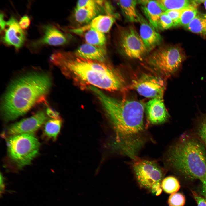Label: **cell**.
<instances>
[{
	"instance_id": "cell-1",
	"label": "cell",
	"mask_w": 206,
	"mask_h": 206,
	"mask_svg": "<svg viewBox=\"0 0 206 206\" xmlns=\"http://www.w3.org/2000/svg\"><path fill=\"white\" fill-rule=\"evenodd\" d=\"M105 110L113 130L111 147L134 159L144 142V106L140 102L108 96L96 87H89Z\"/></svg>"
},
{
	"instance_id": "cell-2",
	"label": "cell",
	"mask_w": 206,
	"mask_h": 206,
	"mask_svg": "<svg viewBox=\"0 0 206 206\" xmlns=\"http://www.w3.org/2000/svg\"><path fill=\"white\" fill-rule=\"evenodd\" d=\"M51 62L66 74L83 82L110 91L121 89L125 84L120 72L104 62L85 59L74 54L56 51L51 56Z\"/></svg>"
},
{
	"instance_id": "cell-3",
	"label": "cell",
	"mask_w": 206,
	"mask_h": 206,
	"mask_svg": "<svg viewBox=\"0 0 206 206\" xmlns=\"http://www.w3.org/2000/svg\"><path fill=\"white\" fill-rule=\"evenodd\" d=\"M51 85L50 77L45 73L32 72L15 79L3 98L2 110L5 119L14 120L43 101Z\"/></svg>"
},
{
	"instance_id": "cell-4",
	"label": "cell",
	"mask_w": 206,
	"mask_h": 206,
	"mask_svg": "<svg viewBox=\"0 0 206 206\" xmlns=\"http://www.w3.org/2000/svg\"><path fill=\"white\" fill-rule=\"evenodd\" d=\"M168 166L184 176L206 183V150L199 140L185 134L181 136L167 152Z\"/></svg>"
},
{
	"instance_id": "cell-5",
	"label": "cell",
	"mask_w": 206,
	"mask_h": 206,
	"mask_svg": "<svg viewBox=\"0 0 206 206\" xmlns=\"http://www.w3.org/2000/svg\"><path fill=\"white\" fill-rule=\"evenodd\" d=\"M40 145L33 134L11 136L7 141L9 157L19 169L31 163L38 154Z\"/></svg>"
},
{
	"instance_id": "cell-6",
	"label": "cell",
	"mask_w": 206,
	"mask_h": 206,
	"mask_svg": "<svg viewBox=\"0 0 206 206\" xmlns=\"http://www.w3.org/2000/svg\"><path fill=\"white\" fill-rule=\"evenodd\" d=\"M183 49L177 46L162 47L146 57L147 63L161 75L170 76L176 72L185 59Z\"/></svg>"
},
{
	"instance_id": "cell-7",
	"label": "cell",
	"mask_w": 206,
	"mask_h": 206,
	"mask_svg": "<svg viewBox=\"0 0 206 206\" xmlns=\"http://www.w3.org/2000/svg\"><path fill=\"white\" fill-rule=\"evenodd\" d=\"M134 160L133 169L140 186L156 195H160L164 176L162 169L153 161L137 158Z\"/></svg>"
},
{
	"instance_id": "cell-8",
	"label": "cell",
	"mask_w": 206,
	"mask_h": 206,
	"mask_svg": "<svg viewBox=\"0 0 206 206\" xmlns=\"http://www.w3.org/2000/svg\"><path fill=\"white\" fill-rule=\"evenodd\" d=\"M118 44L122 53L130 58L142 60L149 52L140 35L132 26L120 30Z\"/></svg>"
},
{
	"instance_id": "cell-9",
	"label": "cell",
	"mask_w": 206,
	"mask_h": 206,
	"mask_svg": "<svg viewBox=\"0 0 206 206\" xmlns=\"http://www.w3.org/2000/svg\"><path fill=\"white\" fill-rule=\"evenodd\" d=\"M130 87L144 97H163L165 84L162 78L149 73H143L133 80Z\"/></svg>"
},
{
	"instance_id": "cell-10",
	"label": "cell",
	"mask_w": 206,
	"mask_h": 206,
	"mask_svg": "<svg viewBox=\"0 0 206 206\" xmlns=\"http://www.w3.org/2000/svg\"><path fill=\"white\" fill-rule=\"evenodd\" d=\"M46 118L44 112H39L30 117L12 124L8 128V133L11 136L33 134L45 123Z\"/></svg>"
},
{
	"instance_id": "cell-11",
	"label": "cell",
	"mask_w": 206,
	"mask_h": 206,
	"mask_svg": "<svg viewBox=\"0 0 206 206\" xmlns=\"http://www.w3.org/2000/svg\"><path fill=\"white\" fill-rule=\"evenodd\" d=\"M3 31L2 40L4 43L17 49L22 47L26 39V34L15 18L12 17L9 19Z\"/></svg>"
},
{
	"instance_id": "cell-12",
	"label": "cell",
	"mask_w": 206,
	"mask_h": 206,
	"mask_svg": "<svg viewBox=\"0 0 206 206\" xmlns=\"http://www.w3.org/2000/svg\"><path fill=\"white\" fill-rule=\"evenodd\" d=\"M146 110L148 119L153 124L163 123L169 117L163 97L154 98L149 100L146 103Z\"/></svg>"
},
{
	"instance_id": "cell-13",
	"label": "cell",
	"mask_w": 206,
	"mask_h": 206,
	"mask_svg": "<svg viewBox=\"0 0 206 206\" xmlns=\"http://www.w3.org/2000/svg\"><path fill=\"white\" fill-rule=\"evenodd\" d=\"M140 35L148 52L159 45L162 41L161 35L139 13Z\"/></svg>"
},
{
	"instance_id": "cell-14",
	"label": "cell",
	"mask_w": 206,
	"mask_h": 206,
	"mask_svg": "<svg viewBox=\"0 0 206 206\" xmlns=\"http://www.w3.org/2000/svg\"><path fill=\"white\" fill-rule=\"evenodd\" d=\"M42 30L41 37L33 43V46L44 45L60 46L67 42L65 35L55 26L51 24L46 25L43 26Z\"/></svg>"
},
{
	"instance_id": "cell-15",
	"label": "cell",
	"mask_w": 206,
	"mask_h": 206,
	"mask_svg": "<svg viewBox=\"0 0 206 206\" xmlns=\"http://www.w3.org/2000/svg\"><path fill=\"white\" fill-rule=\"evenodd\" d=\"M138 1L149 22L158 31L159 18L165 11L157 0H140Z\"/></svg>"
},
{
	"instance_id": "cell-16",
	"label": "cell",
	"mask_w": 206,
	"mask_h": 206,
	"mask_svg": "<svg viewBox=\"0 0 206 206\" xmlns=\"http://www.w3.org/2000/svg\"><path fill=\"white\" fill-rule=\"evenodd\" d=\"M74 53L76 56L85 59L102 62L104 61L106 56L104 47L86 43L80 46Z\"/></svg>"
},
{
	"instance_id": "cell-17",
	"label": "cell",
	"mask_w": 206,
	"mask_h": 206,
	"mask_svg": "<svg viewBox=\"0 0 206 206\" xmlns=\"http://www.w3.org/2000/svg\"><path fill=\"white\" fill-rule=\"evenodd\" d=\"M114 16L113 14L97 15L83 27L85 30L91 28L104 33H107L110 31L115 21Z\"/></svg>"
},
{
	"instance_id": "cell-18",
	"label": "cell",
	"mask_w": 206,
	"mask_h": 206,
	"mask_svg": "<svg viewBox=\"0 0 206 206\" xmlns=\"http://www.w3.org/2000/svg\"><path fill=\"white\" fill-rule=\"evenodd\" d=\"M126 18L131 22L138 21L139 13L136 9L138 1L136 0H118L117 1Z\"/></svg>"
},
{
	"instance_id": "cell-19",
	"label": "cell",
	"mask_w": 206,
	"mask_h": 206,
	"mask_svg": "<svg viewBox=\"0 0 206 206\" xmlns=\"http://www.w3.org/2000/svg\"><path fill=\"white\" fill-rule=\"evenodd\" d=\"M98 11V9L76 8L74 13V18L80 24H88L97 16Z\"/></svg>"
},
{
	"instance_id": "cell-20",
	"label": "cell",
	"mask_w": 206,
	"mask_h": 206,
	"mask_svg": "<svg viewBox=\"0 0 206 206\" xmlns=\"http://www.w3.org/2000/svg\"><path fill=\"white\" fill-rule=\"evenodd\" d=\"M165 12L171 10H183L192 5L197 6L195 0H157Z\"/></svg>"
},
{
	"instance_id": "cell-21",
	"label": "cell",
	"mask_w": 206,
	"mask_h": 206,
	"mask_svg": "<svg viewBox=\"0 0 206 206\" xmlns=\"http://www.w3.org/2000/svg\"><path fill=\"white\" fill-rule=\"evenodd\" d=\"M86 31L84 37L86 43L94 46L104 47L106 43L104 33L90 28Z\"/></svg>"
},
{
	"instance_id": "cell-22",
	"label": "cell",
	"mask_w": 206,
	"mask_h": 206,
	"mask_svg": "<svg viewBox=\"0 0 206 206\" xmlns=\"http://www.w3.org/2000/svg\"><path fill=\"white\" fill-rule=\"evenodd\" d=\"M185 27L193 33L206 36V15L198 14Z\"/></svg>"
},
{
	"instance_id": "cell-23",
	"label": "cell",
	"mask_w": 206,
	"mask_h": 206,
	"mask_svg": "<svg viewBox=\"0 0 206 206\" xmlns=\"http://www.w3.org/2000/svg\"><path fill=\"white\" fill-rule=\"evenodd\" d=\"M61 125L62 121L60 118L49 120L45 124L44 135L47 138L56 140L60 131Z\"/></svg>"
},
{
	"instance_id": "cell-24",
	"label": "cell",
	"mask_w": 206,
	"mask_h": 206,
	"mask_svg": "<svg viewBox=\"0 0 206 206\" xmlns=\"http://www.w3.org/2000/svg\"><path fill=\"white\" fill-rule=\"evenodd\" d=\"M161 186L164 192L169 194L176 193L180 187L178 180L172 176H168L163 179L161 183Z\"/></svg>"
},
{
	"instance_id": "cell-25",
	"label": "cell",
	"mask_w": 206,
	"mask_h": 206,
	"mask_svg": "<svg viewBox=\"0 0 206 206\" xmlns=\"http://www.w3.org/2000/svg\"><path fill=\"white\" fill-rule=\"evenodd\" d=\"M197 7L192 5L182 10L179 25L185 27L189 24L198 14Z\"/></svg>"
},
{
	"instance_id": "cell-26",
	"label": "cell",
	"mask_w": 206,
	"mask_h": 206,
	"mask_svg": "<svg viewBox=\"0 0 206 206\" xmlns=\"http://www.w3.org/2000/svg\"><path fill=\"white\" fill-rule=\"evenodd\" d=\"M196 133L199 139L206 146V114L200 118L197 124Z\"/></svg>"
},
{
	"instance_id": "cell-27",
	"label": "cell",
	"mask_w": 206,
	"mask_h": 206,
	"mask_svg": "<svg viewBox=\"0 0 206 206\" xmlns=\"http://www.w3.org/2000/svg\"><path fill=\"white\" fill-rule=\"evenodd\" d=\"M168 202L169 206H183L185 202V197L181 193H175L170 196Z\"/></svg>"
},
{
	"instance_id": "cell-28",
	"label": "cell",
	"mask_w": 206,
	"mask_h": 206,
	"mask_svg": "<svg viewBox=\"0 0 206 206\" xmlns=\"http://www.w3.org/2000/svg\"><path fill=\"white\" fill-rule=\"evenodd\" d=\"M174 26L173 22L165 12L160 16L158 23L159 29L162 30L168 29Z\"/></svg>"
},
{
	"instance_id": "cell-29",
	"label": "cell",
	"mask_w": 206,
	"mask_h": 206,
	"mask_svg": "<svg viewBox=\"0 0 206 206\" xmlns=\"http://www.w3.org/2000/svg\"><path fill=\"white\" fill-rule=\"evenodd\" d=\"M100 5L97 1L82 0L78 1L77 3L76 8H86L98 9Z\"/></svg>"
},
{
	"instance_id": "cell-30",
	"label": "cell",
	"mask_w": 206,
	"mask_h": 206,
	"mask_svg": "<svg viewBox=\"0 0 206 206\" xmlns=\"http://www.w3.org/2000/svg\"><path fill=\"white\" fill-rule=\"evenodd\" d=\"M182 10H171L165 11L173 21L174 26L179 25V19Z\"/></svg>"
},
{
	"instance_id": "cell-31",
	"label": "cell",
	"mask_w": 206,
	"mask_h": 206,
	"mask_svg": "<svg viewBox=\"0 0 206 206\" xmlns=\"http://www.w3.org/2000/svg\"><path fill=\"white\" fill-rule=\"evenodd\" d=\"M192 193L197 206H206V197L204 198L201 197L194 191H192Z\"/></svg>"
},
{
	"instance_id": "cell-32",
	"label": "cell",
	"mask_w": 206,
	"mask_h": 206,
	"mask_svg": "<svg viewBox=\"0 0 206 206\" xmlns=\"http://www.w3.org/2000/svg\"><path fill=\"white\" fill-rule=\"evenodd\" d=\"M19 23L20 26L22 29H27L30 25V19L28 16H23L21 18Z\"/></svg>"
},
{
	"instance_id": "cell-33",
	"label": "cell",
	"mask_w": 206,
	"mask_h": 206,
	"mask_svg": "<svg viewBox=\"0 0 206 206\" xmlns=\"http://www.w3.org/2000/svg\"><path fill=\"white\" fill-rule=\"evenodd\" d=\"M47 113L49 117L52 118H60L58 113L53 110L50 108H48L47 110Z\"/></svg>"
},
{
	"instance_id": "cell-34",
	"label": "cell",
	"mask_w": 206,
	"mask_h": 206,
	"mask_svg": "<svg viewBox=\"0 0 206 206\" xmlns=\"http://www.w3.org/2000/svg\"><path fill=\"white\" fill-rule=\"evenodd\" d=\"M0 30L3 31L6 25V22L4 19V15L3 13L0 14Z\"/></svg>"
},
{
	"instance_id": "cell-35",
	"label": "cell",
	"mask_w": 206,
	"mask_h": 206,
	"mask_svg": "<svg viewBox=\"0 0 206 206\" xmlns=\"http://www.w3.org/2000/svg\"><path fill=\"white\" fill-rule=\"evenodd\" d=\"M4 179L1 174L0 175V193L1 195L4 192L5 189Z\"/></svg>"
},
{
	"instance_id": "cell-36",
	"label": "cell",
	"mask_w": 206,
	"mask_h": 206,
	"mask_svg": "<svg viewBox=\"0 0 206 206\" xmlns=\"http://www.w3.org/2000/svg\"><path fill=\"white\" fill-rule=\"evenodd\" d=\"M202 193L206 198V183L205 185L202 186Z\"/></svg>"
},
{
	"instance_id": "cell-37",
	"label": "cell",
	"mask_w": 206,
	"mask_h": 206,
	"mask_svg": "<svg viewBox=\"0 0 206 206\" xmlns=\"http://www.w3.org/2000/svg\"><path fill=\"white\" fill-rule=\"evenodd\" d=\"M203 3H204V5L205 7V9L206 10V0H204ZM205 14L206 15V13Z\"/></svg>"
}]
</instances>
